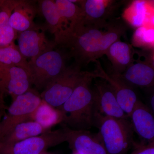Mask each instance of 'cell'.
<instances>
[{"mask_svg": "<svg viewBox=\"0 0 154 154\" xmlns=\"http://www.w3.org/2000/svg\"><path fill=\"white\" fill-rule=\"evenodd\" d=\"M3 0H0V5L2 4V2Z\"/></svg>", "mask_w": 154, "mask_h": 154, "instance_id": "29", "label": "cell"}, {"mask_svg": "<svg viewBox=\"0 0 154 154\" xmlns=\"http://www.w3.org/2000/svg\"><path fill=\"white\" fill-rule=\"evenodd\" d=\"M32 86L29 72L21 67L0 65V94L14 100L29 91Z\"/></svg>", "mask_w": 154, "mask_h": 154, "instance_id": "8", "label": "cell"}, {"mask_svg": "<svg viewBox=\"0 0 154 154\" xmlns=\"http://www.w3.org/2000/svg\"><path fill=\"white\" fill-rule=\"evenodd\" d=\"M49 131L36 122L26 121L15 126L0 139V142L6 144H13Z\"/></svg>", "mask_w": 154, "mask_h": 154, "instance_id": "20", "label": "cell"}, {"mask_svg": "<svg viewBox=\"0 0 154 154\" xmlns=\"http://www.w3.org/2000/svg\"><path fill=\"white\" fill-rule=\"evenodd\" d=\"M42 100L40 94L32 88L13 100L1 122L0 139L18 124L32 121V115Z\"/></svg>", "mask_w": 154, "mask_h": 154, "instance_id": "6", "label": "cell"}, {"mask_svg": "<svg viewBox=\"0 0 154 154\" xmlns=\"http://www.w3.org/2000/svg\"><path fill=\"white\" fill-rule=\"evenodd\" d=\"M67 134V142L73 152L78 154H107L98 134L88 130L70 129L63 124Z\"/></svg>", "mask_w": 154, "mask_h": 154, "instance_id": "12", "label": "cell"}, {"mask_svg": "<svg viewBox=\"0 0 154 154\" xmlns=\"http://www.w3.org/2000/svg\"><path fill=\"white\" fill-rule=\"evenodd\" d=\"M94 90L97 113L116 118H128L122 109L110 86L105 80L96 81Z\"/></svg>", "mask_w": 154, "mask_h": 154, "instance_id": "13", "label": "cell"}, {"mask_svg": "<svg viewBox=\"0 0 154 154\" xmlns=\"http://www.w3.org/2000/svg\"><path fill=\"white\" fill-rule=\"evenodd\" d=\"M114 75L132 88H150L154 85L153 63L151 60L135 61L121 75Z\"/></svg>", "mask_w": 154, "mask_h": 154, "instance_id": "14", "label": "cell"}, {"mask_svg": "<svg viewBox=\"0 0 154 154\" xmlns=\"http://www.w3.org/2000/svg\"><path fill=\"white\" fill-rule=\"evenodd\" d=\"M54 2L71 35L75 30L84 24L85 16L82 10L70 0H56Z\"/></svg>", "mask_w": 154, "mask_h": 154, "instance_id": "21", "label": "cell"}, {"mask_svg": "<svg viewBox=\"0 0 154 154\" xmlns=\"http://www.w3.org/2000/svg\"><path fill=\"white\" fill-rule=\"evenodd\" d=\"M96 63L94 72L96 78L105 80L110 86L122 109L129 118L135 105L137 102V96L132 87L122 81L114 75L109 74L102 68L99 60Z\"/></svg>", "mask_w": 154, "mask_h": 154, "instance_id": "9", "label": "cell"}, {"mask_svg": "<svg viewBox=\"0 0 154 154\" xmlns=\"http://www.w3.org/2000/svg\"><path fill=\"white\" fill-rule=\"evenodd\" d=\"M98 134L107 154H127L135 145L134 131L129 118H116L96 113Z\"/></svg>", "mask_w": 154, "mask_h": 154, "instance_id": "3", "label": "cell"}, {"mask_svg": "<svg viewBox=\"0 0 154 154\" xmlns=\"http://www.w3.org/2000/svg\"><path fill=\"white\" fill-rule=\"evenodd\" d=\"M149 2L135 1L125 12V17L130 24L136 27H146V22L150 8Z\"/></svg>", "mask_w": 154, "mask_h": 154, "instance_id": "23", "label": "cell"}, {"mask_svg": "<svg viewBox=\"0 0 154 154\" xmlns=\"http://www.w3.org/2000/svg\"><path fill=\"white\" fill-rule=\"evenodd\" d=\"M4 107V97L0 94V112H2V109Z\"/></svg>", "mask_w": 154, "mask_h": 154, "instance_id": "27", "label": "cell"}, {"mask_svg": "<svg viewBox=\"0 0 154 154\" xmlns=\"http://www.w3.org/2000/svg\"><path fill=\"white\" fill-rule=\"evenodd\" d=\"M44 154H47V152L46 153Z\"/></svg>", "mask_w": 154, "mask_h": 154, "instance_id": "31", "label": "cell"}, {"mask_svg": "<svg viewBox=\"0 0 154 154\" xmlns=\"http://www.w3.org/2000/svg\"><path fill=\"white\" fill-rule=\"evenodd\" d=\"M129 118L134 132L146 143L154 141V118L151 109L138 100Z\"/></svg>", "mask_w": 154, "mask_h": 154, "instance_id": "15", "label": "cell"}, {"mask_svg": "<svg viewBox=\"0 0 154 154\" xmlns=\"http://www.w3.org/2000/svg\"><path fill=\"white\" fill-rule=\"evenodd\" d=\"M66 56L59 50L53 48L28 61V71L32 85L42 90L60 75L67 67Z\"/></svg>", "mask_w": 154, "mask_h": 154, "instance_id": "4", "label": "cell"}, {"mask_svg": "<svg viewBox=\"0 0 154 154\" xmlns=\"http://www.w3.org/2000/svg\"><path fill=\"white\" fill-rule=\"evenodd\" d=\"M17 38L18 49L26 59L36 57L57 45L54 42L48 40L44 31L38 27L18 33Z\"/></svg>", "mask_w": 154, "mask_h": 154, "instance_id": "10", "label": "cell"}, {"mask_svg": "<svg viewBox=\"0 0 154 154\" xmlns=\"http://www.w3.org/2000/svg\"><path fill=\"white\" fill-rule=\"evenodd\" d=\"M154 30L146 27H139L135 31L133 38V44L138 47L152 46Z\"/></svg>", "mask_w": 154, "mask_h": 154, "instance_id": "25", "label": "cell"}, {"mask_svg": "<svg viewBox=\"0 0 154 154\" xmlns=\"http://www.w3.org/2000/svg\"><path fill=\"white\" fill-rule=\"evenodd\" d=\"M84 12V24H94L109 21L116 6V1L109 0L78 1Z\"/></svg>", "mask_w": 154, "mask_h": 154, "instance_id": "17", "label": "cell"}, {"mask_svg": "<svg viewBox=\"0 0 154 154\" xmlns=\"http://www.w3.org/2000/svg\"><path fill=\"white\" fill-rule=\"evenodd\" d=\"M128 27L119 20L84 24L69 37L64 47L70 50L77 63L88 64L105 55L110 45L120 40Z\"/></svg>", "mask_w": 154, "mask_h": 154, "instance_id": "1", "label": "cell"}, {"mask_svg": "<svg viewBox=\"0 0 154 154\" xmlns=\"http://www.w3.org/2000/svg\"><path fill=\"white\" fill-rule=\"evenodd\" d=\"M38 11L35 2L18 0L10 16L9 24L18 33L37 28L34 19Z\"/></svg>", "mask_w": 154, "mask_h": 154, "instance_id": "16", "label": "cell"}, {"mask_svg": "<svg viewBox=\"0 0 154 154\" xmlns=\"http://www.w3.org/2000/svg\"><path fill=\"white\" fill-rule=\"evenodd\" d=\"M2 112H0V126H1V122H2Z\"/></svg>", "mask_w": 154, "mask_h": 154, "instance_id": "28", "label": "cell"}, {"mask_svg": "<svg viewBox=\"0 0 154 154\" xmlns=\"http://www.w3.org/2000/svg\"><path fill=\"white\" fill-rule=\"evenodd\" d=\"M91 72L82 71L79 64L69 66L52 80L40 94L42 99L55 108L62 106Z\"/></svg>", "mask_w": 154, "mask_h": 154, "instance_id": "5", "label": "cell"}, {"mask_svg": "<svg viewBox=\"0 0 154 154\" xmlns=\"http://www.w3.org/2000/svg\"><path fill=\"white\" fill-rule=\"evenodd\" d=\"M96 79L94 72L77 86L71 96L57 108L63 116V122L73 130H88L96 124V111L95 92L91 88Z\"/></svg>", "mask_w": 154, "mask_h": 154, "instance_id": "2", "label": "cell"}, {"mask_svg": "<svg viewBox=\"0 0 154 154\" xmlns=\"http://www.w3.org/2000/svg\"><path fill=\"white\" fill-rule=\"evenodd\" d=\"M73 154H78L77 153L75 152H73Z\"/></svg>", "mask_w": 154, "mask_h": 154, "instance_id": "30", "label": "cell"}, {"mask_svg": "<svg viewBox=\"0 0 154 154\" xmlns=\"http://www.w3.org/2000/svg\"><path fill=\"white\" fill-rule=\"evenodd\" d=\"M0 65L21 67L28 71V61L21 54L15 43L0 48Z\"/></svg>", "mask_w": 154, "mask_h": 154, "instance_id": "24", "label": "cell"}, {"mask_svg": "<svg viewBox=\"0 0 154 154\" xmlns=\"http://www.w3.org/2000/svg\"><path fill=\"white\" fill-rule=\"evenodd\" d=\"M38 9L46 22L47 28L54 37L57 45L64 47L71 35L70 31L61 18L54 1H38Z\"/></svg>", "mask_w": 154, "mask_h": 154, "instance_id": "11", "label": "cell"}, {"mask_svg": "<svg viewBox=\"0 0 154 154\" xmlns=\"http://www.w3.org/2000/svg\"><path fill=\"white\" fill-rule=\"evenodd\" d=\"M45 129L50 131L52 127L63 122V116L60 111L42 100L33 113L31 118Z\"/></svg>", "mask_w": 154, "mask_h": 154, "instance_id": "22", "label": "cell"}, {"mask_svg": "<svg viewBox=\"0 0 154 154\" xmlns=\"http://www.w3.org/2000/svg\"><path fill=\"white\" fill-rule=\"evenodd\" d=\"M67 134L61 129L48 131L13 144L0 142V154H44L48 149L66 142Z\"/></svg>", "mask_w": 154, "mask_h": 154, "instance_id": "7", "label": "cell"}, {"mask_svg": "<svg viewBox=\"0 0 154 154\" xmlns=\"http://www.w3.org/2000/svg\"><path fill=\"white\" fill-rule=\"evenodd\" d=\"M134 50L129 43L120 40L110 45L105 54L112 64V75H121L135 61Z\"/></svg>", "mask_w": 154, "mask_h": 154, "instance_id": "18", "label": "cell"}, {"mask_svg": "<svg viewBox=\"0 0 154 154\" xmlns=\"http://www.w3.org/2000/svg\"><path fill=\"white\" fill-rule=\"evenodd\" d=\"M130 154H154V141L146 143L142 141L135 145V147Z\"/></svg>", "mask_w": 154, "mask_h": 154, "instance_id": "26", "label": "cell"}, {"mask_svg": "<svg viewBox=\"0 0 154 154\" xmlns=\"http://www.w3.org/2000/svg\"><path fill=\"white\" fill-rule=\"evenodd\" d=\"M18 0H3L0 5V48L14 43L18 33L11 27L9 19Z\"/></svg>", "mask_w": 154, "mask_h": 154, "instance_id": "19", "label": "cell"}]
</instances>
